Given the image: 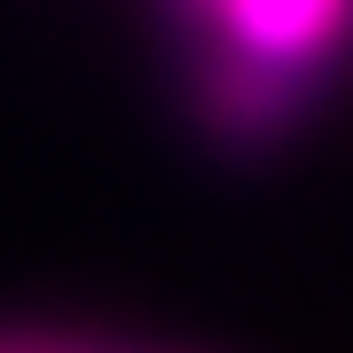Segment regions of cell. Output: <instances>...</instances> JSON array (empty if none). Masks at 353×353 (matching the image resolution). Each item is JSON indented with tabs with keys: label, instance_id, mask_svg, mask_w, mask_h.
<instances>
[{
	"label": "cell",
	"instance_id": "1",
	"mask_svg": "<svg viewBox=\"0 0 353 353\" xmlns=\"http://www.w3.org/2000/svg\"><path fill=\"white\" fill-rule=\"evenodd\" d=\"M189 39V110L212 150H283L353 55V0H165Z\"/></svg>",
	"mask_w": 353,
	"mask_h": 353
},
{
	"label": "cell",
	"instance_id": "2",
	"mask_svg": "<svg viewBox=\"0 0 353 353\" xmlns=\"http://www.w3.org/2000/svg\"><path fill=\"white\" fill-rule=\"evenodd\" d=\"M0 353H141L110 338H71V330H0Z\"/></svg>",
	"mask_w": 353,
	"mask_h": 353
}]
</instances>
